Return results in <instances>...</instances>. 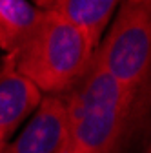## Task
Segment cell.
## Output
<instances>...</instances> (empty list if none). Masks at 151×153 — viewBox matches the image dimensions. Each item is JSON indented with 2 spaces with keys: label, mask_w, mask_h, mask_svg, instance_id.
I'll return each instance as SVG.
<instances>
[{
  "label": "cell",
  "mask_w": 151,
  "mask_h": 153,
  "mask_svg": "<svg viewBox=\"0 0 151 153\" xmlns=\"http://www.w3.org/2000/svg\"><path fill=\"white\" fill-rule=\"evenodd\" d=\"M137 95L91 59L66 99L69 153H117Z\"/></svg>",
  "instance_id": "6da1fadb"
},
{
  "label": "cell",
  "mask_w": 151,
  "mask_h": 153,
  "mask_svg": "<svg viewBox=\"0 0 151 153\" xmlns=\"http://www.w3.org/2000/svg\"><path fill=\"white\" fill-rule=\"evenodd\" d=\"M93 53L82 33L60 16L46 11L35 35L11 55L18 73L40 93L62 97L86 73Z\"/></svg>",
  "instance_id": "7a4b0ae2"
},
{
  "label": "cell",
  "mask_w": 151,
  "mask_h": 153,
  "mask_svg": "<svg viewBox=\"0 0 151 153\" xmlns=\"http://www.w3.org/2000/svg\"><path fill=\"white\" fill-rule=\"evenodd\" d=\"M98 66L133 91L151 79V0L120 2L104 40L93 53Z\"/></svg>",
  "instance_id": "3957f363"
},
{
  "label": "cell",
  "mask_w": 151,
  "mask_h": 153,
  "mask_svg": "<svg viewBox=\"0 0 151 153\" xmlns=\"http://www.w3.org/2000/svg\"><path fill=\"white\" fill-rule=\"evenodd\" d=\"M0 153H69V117L64 97L44 95L29 122Z\"/></svg>",
  "instance_id": "277c9868"
},
{
  "label": "cell",
  "mask_w": 151,
  "mask_h": 153,
  "mask_svg": "<svg viewBox=\"0 0 151 153\" xmlns=\"http://www.w3.org/2000/svg\"><path fill=\"white\" fill-rule=\"evenodd\" d=\"M44 95L22 73H18L13 55L0 62V149L29 115L35 113Z\"/></svg>",
  "instance_id": "5b68a950"
},
{
  "label": "cell",
  "mask_w": 151,
  "mask_h": 153,
  "mask_svg": "<svg viewBox=\"0 0 151 153\" xmlns=\"http://www.w3.org/2000/svg\"><path fill=\"white\" fill-rule=\"evenodd\" d=\"M44 11H49L71 24L84 35L89 48L95 51L102 42V35L118 9L117 0H44L36 2Z\"/></svg>",
  "instance_id": "8992f818"
},
{
  "label": "cell",
  "mask_w": 151,
  "mask_h": 153,
  "mask_svg": "<svg viewBox=\"0 0 151 153\" xmlns=\"http://www.w3.org/2000/svg\"><path fill=\"white\" fill-rule=\"evenodd\" d=\"M46 11L26 0H0V49L15 53L35 35Z\"/></svg>",
  "instance_id": "52a82bcc"
},
{
  "label": "cell",
  "mask_w": 151,
  "mask_h": 153,
  "mask_svg": "<svg viewBox=\"0 0 151 153\" xmlns=\"http://www.w3.org/2000/svg\"><path fill=\"white\" fill-rule=\"evenodd\" d=\"M144 153H151V144H149V146H147V149H146V151H144Z\"/></svg>",
  "instance_id": "ba28073f"
}]
</instances>
